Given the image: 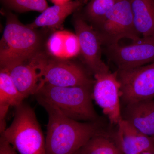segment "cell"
<instances>
[{"label":"cell","mask_w":154,"mask_h":154,"mask_svg":"<svg viewBox=\"0 0 154 154\" xmlns=\"http://www.w3.org/2000/svg\"><path fill=\"white\" fill-rule=\"evenodd\" d=\"M36 100L48 114L46 154H73L91 138L107 129L101 119L87 122L76 121L67 117L51 104L41 99Z\"/></svg>","instance_id":"obj_1"},{"label":"cell","mask_w":154,"mask_h":154,"mask_svg":"<svg viewBox=\"0 0 154 154\" xmlns=\"http://www.w3.org/2000/svg\"><path fill=\"white\" fill-rule=\"evenodd\" d=\"M43 42L36 29L23 25L11 12L7 13L0 43L1 69L10 68L43 52Z\"/></svg>","instance_id":"obj_2"},{"label":"cell","mask_w":154,"mask_h":154,"mask_svg":"<svg viewBox=\"0 0 154 154\" xmlns=\"http://www.w3.org/2000/svg\"><path fill=\"white\" fill-rule=\"evenodd\" d=\"M94 86L61 87L45 84L35 94L57 107L67 117L87 122L100 119L93 105Z\"/></svg>","instance_id":"obj_3"},{"label":"cell","mask_w":154,"mask_h":154,"mask_svg":"<svg viewBox=\"0 0 154 154\" xmlns=\"http://www.w3.org/2000/svg\"><path fill=\"white\" fill-rule=\"evenodd\" d=\"M15 107L14 120L1 136L19 154H46L45 139L33 108L24 102Z\"/></svg>","instance_id":"obj_4"},{"label":"cell","mask_w":154,"mask_h":154,"mask_svg":"<svg viewBox=\"0 0 154 154\" xmlns=\"http://www.w3.org/2000/svg\"><path fill=\"white\" fill-rule=\"evenodd\" d=\"M92 26L106 47L118 44L124 38L136 42L142 37L135 27L130 0H119L100 22Z\"/></svg>","instance_id":"obj_5"},{"label":"cell","mask_w":154,"mask_h":154,"mask_svg":"<svg viewBox=\"0 0 154 154\" xmlns=\"http://www.w3.org/2000/svg\"><path fill=\"white\" fill-rule=\"evenodd\" d=\"M116 72L120 84L121 105L154 99V62Z\"/></svg>","instance_id":"obj_6"},{"label":"cell","mask_w":154,"mask_h":154,"mask_svg":"<svg viewBox=\"0 0 154 154\" xmlns=\"http://www.w3.org/2000/svg\"><path fill=\"white\" fill-rule=\"evenodd\" d=\"M93 97L102 109L111 125L116 126L122 119L120 100V84L116 71L94 75Z\"/></svg>","instance_id":"obj_7"},{"label":"cell","mask_w":154,"mask_h":154,"mask_svg":"<svg viewBox=\"0 0 154 154\" xmlns=\"http://www.w3.org/2000/svg\"><path fill=\"white\" fill-rule=\"evenodd\" d=\"M108 59L117 70L135 68L154 62V36L142 37L129 45H114L106 47Z\"/></svg>","instance_id":"obj_8"},{"label":"cell","mask_w":154,"mask_h":154,"mask_svg":"<svg viewBox=\"0 0 154 154\" xmlns=\"http://www.w3.org/2000/svg\"><path fill=\"white\" fill-rule=\"evenodd\" d=\"M94 83L95 80L80 65L68 60L48 57L42 86L46 84L61 87L91 86Z\"/></svg>","instance_id":"obj_9"},{"label":"cell","mask_w":154,"mask_h":154,"mask_svg":"<svg viewBox=\"0 0 154 154\" xmlns=\"http://www.w3.org/2000/svg\"><path fill=\"white\" fill-rule=\"evenodd\" d=\"M73 20L80 54L88 68L94 75L110 71L102 60V42L96 30L78 11L75 13Z\"/></svg>","instance_id":"obj_10"},{"label":"cell","mask_w":154,"mask_h":154,"mask_svg":"<svg viewBox=\"0 0 154 154\" xmlns=\"http://www.w3.org/2000/svg\"><path fill=\"white\" fill-rule=\"evenodd\" d=\"M48 57L42 52L23 62L5 69L25 99L30 95H35L42 87L43 72Z\"/></svg>","instance_id":"obj_11"},{"label":"cell","mask_w":154,"mask_h":154,"mask_svg":"<svg viewBox=\"0 0 154 154\" xmlns=\"http://www.w3.org/2000/svg\"><path fill=\"white\" fill-rule=\"evenodd\" d=\"M114 138L123 154H138L154 152V140L144 134L133 125L122 119L116 126Z\"/></svg>","instance_id":"obj_12"},{"label":"cell","mask_w":154,"mask_h":154,"mask_svg":"<svg viewBox=\"0 0 154 154\" xmlns=\"http://www.w3.org/2000/svg\"><path fill=\"white\" fill-rule=\"evenodd\" d=\"M122 119L154 139V99L139 101L121 108Z\"/></svg>","instance_id":"obj_13"},{"label":"cell","mask_w":154,"mask_h":154,"mask_svg":"<svg viewBox=\"0 0 154 154\" xmlns=\"http://www.w3.org/2000/svg\"><path fill=\"white\" fill-rule=\"evenodd\" d=\"M88 0H75L61 5L48 7L34 20L28 25L30 28H58L66 19L71 14L76 13L88 3Z\"/></svg>","instance_id":"obj_14"},{"label":"cell","mask_w":154,"mask_h":154,"mask_svg":"<svg viewBox=\"0 0 154 154\" xmlns=\"http://www.w3.org/2000/svg\"><path fill=\"white\" fill-rule=\"evenodd\" d=\"M48 50L53 57L68 60L80 53L77 35L66 31H57L53 33L47 42Z\"/></svg>","instance_id":"obj_15"},{"label":"cell","mask_w":154,"mask_h":154,"mask_svg":"<svg viewBox=\"0 0 154 154\" xmlns=\"http://www.w3.org/2000/svg\"><path fill=\"white\" fill-rule=\"evenodd\" d=\"M135 27L142 37L154 36V0H130Z\"/></svg>","instance_id":"obj_16"},{"label":"cell","mask_w":154,"mask_h":154,"mask_svg":"<svg viewBox=\"0 0 154 154\" xmlns=\"http://www.w3.org/2000/svg\"><path fill=\"white\" fill-rule=\"evenodd\" d=\"M80 151L81 154H123L116 142L114 133L107 129L91 138Z\"/></svg>","instance_id":"obj_17"},{"label":"cell","mask_w":154,"mask_h":154,"mask_svg":"<svg viewBox=\"0 0 154 154\" xmlns=\"http://www.w3.org/2000/svg\"><path fill=\"white\" fill-rule=\"evenodd\" d=\"M25 98L18 91L11 76L5 69L0 71V105L16 107Z\"/></svg>","instance_id":"obj_18"},{"label":"cell","mask_w":154,"mask_h":154,"mask_svg":"<svg viewBox=\"0 0 154 154\" xmlns=\"http://www.w3.org/2000/svg\"><path fill=\"white\" fill-rule=\"evenodd\" d=\"M119 0H90L82 13L84 19L94 25L100 22Z\"/></svg>","instance_id":"obj_19"},{"label":"cell","mask_w":154,"mask_h":154,"mask_svg":"<svg viewBox=\"0 0 154 154\" xmlns=\"http://www.w3.org/2000/svg\"><path fill=\"white\" fill-rule=\"evenodd\" d=\"M6 7L17 12L22 13L36 11L42 13L48 7L46 0H1Z\"/></svg>","instance_id":"obj_20"},{"label":"cell","mask_w":154,"mask_h":154,"mask_svg":"<svg viewBox=\"0 0 154 154\" xmlns=\"http://www.w3.org/2000/svg\"><path fill=\"white\" fill-rule=\"evenodd\" d=\"M0 154H19L2 137L0 138Z\"/></svg>","instance_id":"obj_21"},{"label":"cell","mask_w":154,"mask_h":154,"mask_svg":"<svg viewBox=\"0 0 154 154\" xmlns=\"http://www.w3.org/2000/svg\"><path fill=\"white\" fill-rule=\"evenodd\" d=\"M54 5H61L66 4L72 1L71 0H50Z\"/></svg>","instance_id":"obj_22"},{"label":"cell","mask_w":154,"mask_h":154,"mask_svg":"<svg viewBox=\"0 0 154 154\" xmlns=\"http://www.w3.org/2000/svg\"><path fill=\"white\" fill-rule=\"evenodd\" d=\"M138 154H154V152L151 151H145L142 152Z\"/></svg>","instance_id":"obj_23"},{"label":"cell","mask_w":154,"mask_h":154,"mask_svg":"<svg viewBox=\"0 0 154 154\" xmlns=\"http://www.w3.org/2000/svg\"><path fill=\"white\" fill-rule=\"evenodd\" d=\"M73 154H81V152L80 151V150H79L78 151L76 152L75 153H74Z\"/></svg>","instance_id":"obj_24"},{"label":"cell","mask_w":154,"mask_h":154,"mask_svg":"<svg viewBox=\"0 0 154 154\" xmlns=\"http://www.w3.org/2000/svg\"></svg>","instance_id":"obj_25"}]
</instances>
